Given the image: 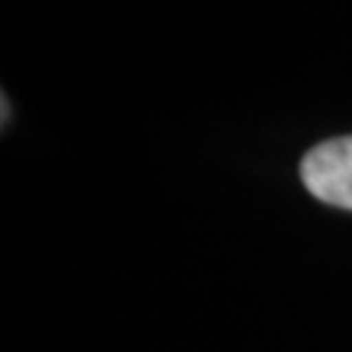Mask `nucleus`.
<instances>
[{
  "mask_svg": "<svg viewBox=\"0 0 352 352\" xmlns=\"http://www.w3.org/2000/svg\"><path fill=\"white\" fill-rule=\"evenodd\" d=\"M302 182L320 203L352 212V135L323 141L305 153Z\"/></svg>",
  "mask_w": 352,
  "mask_h": 352,
  "instance_id": "obj_1",
  "label": "nucleus"
}]
</instances>
